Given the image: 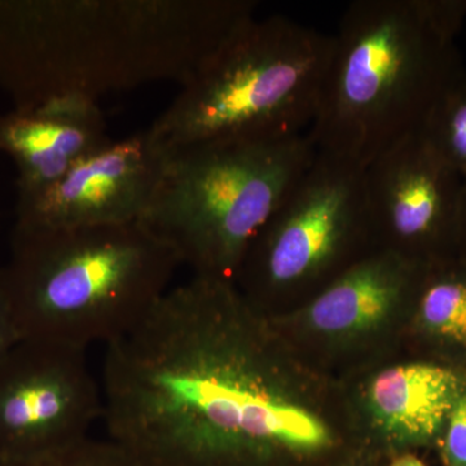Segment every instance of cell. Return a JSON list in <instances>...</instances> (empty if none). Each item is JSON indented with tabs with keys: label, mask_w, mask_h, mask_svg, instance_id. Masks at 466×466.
I'll list each match as a JSON object with an SVG mask.
<instances>
[{
	"label": "cell",
	"mask_w": 466,
	"mask_h": 466,
	"mask_svg": "<svg viewBox=\"0 0 466 466\" xmlns=\"http://www.w3.org/2000/svg\"><path fill=\"white\" fill-rule=\"evenodd\" d=\"M21 341L16 325L12 320L7 305L0 296V361Z\"/></svg>",
	"instance_id": "18"
},
{
	"label": "cell",
	"mask_w": 466,
	"mask_h": 466,
	"mask_svg": "<svg viewBox=\"0 0 466 466\" xmlns=\"http://www.w3.org/2000/svg\"><path fill=\"white\" fill-rule=\"evenodd\" d=\"M458 257L466 260V177L462 186L461 207H460Z\"/></svg>",
	"instance_id": "19"
},
{
	"label": "cell",
	"mask_w": 466,
	"mask_h": 466,
	"mask_svg": "<svg viewBox=\"0 0 466 466\" xmlns=\"http://www.w3.org/2000/svg\"><path fill=\"white\" fill-rule=\"evenodd\" d=\"M364 171L317 150L311 167L251 241L236 272L247 290L242 299L251 309L329 274L336 280L363 259L354 251L372 235ZM329 280L332 284L330 276Z\"/></svg>",
	"instance_id": "7"
},
{
	"label": "cell",
	"mask_w": 466,
	"mask_h": 466,
	"mask_svg": "<svg viewBox=\"0 0 466 466\" xmlns=\"http://www.w3.org/2000/svg\"><path fill=\"white\" fill-rule=\"evenodd\" d=\"M389 466H428L425 465L421 460L417 459L413 455H401L398 456L397 459L392 460V462Z\"/></svg>",
	"instance_id": "20"
},
{
	"label": "cell",
	"mask_w": 466,
	"mask_h": 466,
	"mask_svg": "<svg viewBox=\"0 0 466 466\" xmlns=\"http://www.w3.org/2000/svg\"><path fill=\"white\" fill-rule=\"evenodd\" d=\"M426 266L375 251L343 272L306 309L309 324L328 334L360 333L415 299Z\"/></svg>",
	"instance_id": "13"
},
{
	"label": "cell",
	"mask_w": 466,
	"mask_h": 466,
	"mask_svg": "<svg viewBox=\"0 0 466 466\" xmlns=\"http://www.w3.org/2000/svg\"><path fill=\"white\" fill-rule=\"evenodd\" d=\"M466 0H355L343 12L309 137L366 167L424 124L462 66Z\"/></svg>",
	"instance_id": "3"
},
{
	"label": "cell",
	"mask_w": 466,
	"mask_h": 466,
	"mask_svg": "<svg viewBox=\"0 0 466 466\" xmlns=\"http://www.w3.org/2000/svg\"><path fill=\"white\" fill-rule=\"evenodd\" d=\"M420 133L451 167L466 177V69L444 85Z\"/></svg>",
	"instance_id": "15"
},
{
	"label": "cell",
	"mask_w": 466,
	"mask_h": 466,
	"mask_svg": "<svg viewBox=\"0 0 466 466\" xmlns=\"http://www.w3.org/2000/svg\"><path fill=\"white\" fill-rule=\"evenodd\" d=\"M179 259L140 223L12 232L0 296L21 339L87 349L131 332Z\"/></svg>",
	"instance_id": "4"
},
{
	"label": "cell",
	"mask_w": 466,
	"mask_h": 466,
	"mask_svg": "<svg viewBox=\"0 0 466 466\" xmlns=\"http://www.w3.org/2000/svg\"><path fill=\"white\" fill-rule=\"evenodd\" d=\"M372 235L382 251L431 266L458 257L464 177L451 167L419 131L366 167Z\"/></svg>",
	"instance_id": "9"
},
{
	"label": "cell",
	"mask_w": 466,
	"mask_h": 466,
	"mask_svg": "<svg viewBox=\"0 0 466 466\" xmlns=\"http://www.w3.org/2000/svg\"><path fill=\"white\" fill-rule=\"evenodd\" d=\"M416 321L441 363L466 370V260L426 266L416 296Z\"/></svg>",
	"instance_id": "14"
},
{
	"label": "cell",
	"mask_w": 466,
	"mask_h": 466,
	"mask_svg": "<svg viewBox=\"0 0 466 466\" xmlns=\"http://www.w3.org/2000/svg\"><path fill=\"white\" fill-rule=\"evenodd\" d=\"M167 150L139 223L196 276L232 283L251 241L317 156L309 134Z\"/></svg>",
	"instance_id": "5"
},
{
	"label": "cell",
	"mask_w": 466,
	"mask_h": 466,
	"mask_svg": "<svg viewBox=\"0 0 466 466\" xmlns=\"http://www.w3.org/2000/svg\"><path fill=\"white\" fill-rule=\"evenodd\" d=\"M465 383L466 370L417 361L380 373L368 401L386 437L401 446H426L441 441Z\"/></svg>",
	"instance_id": "12"
},
{
	"label": "cell",
	"mask_w": 466,
	"mask_h": 466,
	"mask_svg": "<svg viewBox=\"0 0 466 466\" xmlns=\"http://www.w3.org/2000/svg\"><path fill=\"white\" fill-rule=\"evenodd\" d=\"M447 466H466V383L441 438Z\"/></svg>",
	"instance_id": "17"
},
{
	"label": "cell",
	"mask_w": 466,
	"mask_h": 466,
	"mask_svg": "<svg viewBox=\"0 0 466 466\" xmlns=\"http://www.w3.org/2000/svg\"><path fill=\"white\" fill-rule=\"evenodd\" d=\"M109 142L99 104L81 95L0 115V152L16 167L17 195L56 182L76 162Z\"/></svg>",
	"instance_id": "11"
},
{
	"label": "cell",
	"mask_w": 466,
	"mask_h": 466,
	"mask_svg": "<svg viewBox=\"0 0 466 466\" xmlns=\"http://www.w3.org/2000/svg\"><path fill=\"white\" fill-rule=\"evenodd\" d=\"M167 150L149 128L86 156L56 182L17 195L14 228L70 229L139 223Z\"/></svg>",
	"instance_id": "10"
},
{
	"label": "cell",
	"mask_w": 466,
	"mask_h": 466,
	"mask_svg": "<svg viewBox=\"0 0 466 466\" xmlns=\"http://www.w3.org/2000/svg\"><path fill=\"white\" fill-rule=\"evenodd\" d=\"M0 466H149L115 441L86 438L34 458L0 461Z\"/></svg>",
	"instance_id": "16"
},
{
	"label": "cell",
	"mask_w": 466,
	"mask_h": 466,
	"mask_svg": "<svg viewBox=\"0 0 466 466\" xmlns=\"http://www.w3.org/2000/svg\"><path fill=\"white\" fill-rule=\"evenodd\" d=\"M103 410L85 349L21 339L0 361V461L86 440Z\"/></svg>",
	"instance_id": "8"
},
{
	"label": "cell",
	"mask_w": 466,
	"mask_h": 466,
	"mask_svg": "<svg viewBox=\"0 0 466 466\" xmlns=\"http://www.w3.org/2000/svg\"><path fill=\"white\" fill-rule=\"evenodd\" d=\"M332 35L289 17L251 21L155 119L167 149L303 134L317 115Z\"/></svg>",
	"instance_id": "6"
},
{
	"label": "cell",
	"mask_w": 466,
	"mask_h": 466,
	"mask_svg": "<svg viewBox=\"0 0 466 466\" xmlns=\"http://www.w3.org/2000/svg\"><path fill=\"white\" fill-rule=\"evenodd\" d=\"M267 328L231 281L168 289L106 345L110 440L149 466H272L329 447L327 425L284 394Z\"/></svg>",
	"instance_id": "1"
},
{
	"label": "cell",
	"mask_w": 466,
	"mask_h": 466,
	"mask_svg": "<svg viewBox=\"0 0 466 466\" xmlns=\"http://www.w3.org/2000/svg\"><path fill=\"white\" fill-rule=\"evenodd\" d=\"M253 0H0V88L15 109L156 82L182 87L256 20Z\"/></svg>",
	"instance_id": "2"
}]
</instances>
